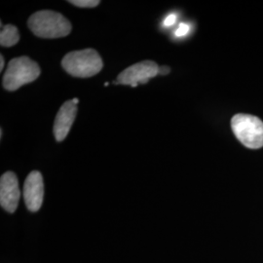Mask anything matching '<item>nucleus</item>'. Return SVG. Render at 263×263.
I'll use <instances>...</instances> for the list:
<instances>
[{
    "label": "nucleus",
    "instance_id": "nucleus-9",
    "mask_svg": "<svg viewBox=\"0 0 263 263\" xmlns=\"http://www.w3.org/2000/svg\"><path fill=\"white\" fill-rule=\"evenodd\" d=\"M20 40L18 28L12 25L4 26L0 33V45L2 47H11L16 45Z\"/></svg>",
    "mask_w": 263,
    "mask_h": 263
},
{
    "label": "nucleus",
    "instance_id": "nucleus-15",
    "mask_svg": "<svg viewBox=\"0 0 263 263\" xmlns=\"http://www.w3.org/2000/svg\"><path fill=\"white\" fill-rule=\"evenodd\" d=\"M72 102L76 104H78V103H79V100L78 99H76V98H74L73 100H72Z\"/></svg>",
    "mask_w": 263,
    "mask_h": 263
},
{
    "label": "nucleus",
    "instance_id": "nucleus-2",
    "mask_svg": "<svg viewBox=\"0 0 263 263\" xmlns=\"http://www.w3.org/2000/svg\"><path fill=\"white\" fill-rule=\"evenodd\" d=\"M62 66L70 76L87 78L98 74L104 64L96 50L84 49L66 54L62 61Z\"/></svg>",
    "mask_w": 263,
    "mask_h": 263
},
{
    "label": "nucleus",
    "instance_id": "nucleus-5",
    "mask_svg": "<svg viewBox=\"0 0 263 263\" xmlns=\"http://www.w3.org/2000/svg\"><path fill=\"white\" fill-rule=\"evenodd\" d=\"M159 74V66L152 61H143L127 67L117 76L115 84L137 87L139 83L146 84L151 78Z\"/></svg>",
    "mask_w": 263,
    "mask_h": 263
},
{
    "label": "nucleus",
    "instance_id": "nucleus-12",
    "mask_svg": "<svg viewBox=\"0 0 263 263\" xmlns=\"http://www.w3.org/2000/svg\"><path fill=\"white\" fill-rule=\"evenodd\" d=\"M177 22V15L176 14H170L169 16L164 21L165 27H172Z\"/></svg>",
    "mask_w": 263,
    "mask_h": 263
},
{
    "label": "nucleus",
    "instance_id": "nucleus-4",
    "mask_svg": "<svg viewBox=\"0 0 263 263\" xmlns=\"http://www.w3.org/2000/svg\"><path fill=\"white\" fill-rule=\"evenodd\" d=\"M231 127L236 138L249 148L263 146V122L250 114H237L231 120Z\"/></svg>",
    "mask_w": 263,
    "mask_h": 263
},
{
    "label": "nucleus",
    "instance_id": "nucleus-14",
    "mask_svg": "<svg viewBox=\"0 0 263 263\" xmlns=\"http://www.w3.org/2000/svg\"><path fill=\"white\" fill-rule=\"evenodd\" d=\"M4 63H5V62H4V57L1 55V56H0V70H1V71H2L3 68H4Z\"/></svg>",
    "mask_w": 263,
    "mask_h": 263
},
{
    "label": "nucleus",
    "instance_id": "nucleus-6",
    "mask_svg": "<svg viewBox=\"0 0 263 263\" xmlns=\"http://www.w3.org/2000/svg\"><path fill=\"white\" fill-rule=\"evenodd\" d=\"M19 182L13 172H7L0 179V205L6 212L13 214L19 204Z\"/></svg>",
    "mask_w": 263,
    "mask_h": 263
},
{
    "label": "nucleus",
    "instance_id": "nucleus-7",
    "mask_svg": "<svg viewBox=\"0 0 263 263\" xmlns=\"http://www.w3.org/2000/svg\"><path fill=\"white\" fill-rule=\"evenodd\" d=\"M24 199L28 211L35 213L42 206L44 198L43 177L38 171L31 172L24 184Z\"/></svg>",
    "mask_w": 263,
    "mask_h": 263
},
{
    "label": "nucleus",
    "instance_id": "nucleus-8",
    "mask_svg": "<svg viewBox=\"0 0 263 263\" xmlns=\"http://www.w3.org/2000/svg\"><path fill=\"white\" fill-rule=\"evenodd\" d=\"M77 112V104L71 101H67L62 105L57 113L54 122V135L57 141H63L68 135L70 128L74 122Z\"/></svg>",
    "mask_w": 263,
    "mask_h": 263
},
{
    "label": "nucleus",
    "instance_id": "nucleus-13",
    "mask_svg": "<svg viewBox=\"0 0 263 263\" xmlns=\"http://www.w3.org/2000/svg\"><path fill=\"white\" fill-rule=\"evenodd\" d=\"M170 72V68L168 66H159V74L166 76Z\"/></svg>",
    "mask_w": 263,
    "mask_h": 263
},
{
    "label": "nucleus",
    "instance_id": "nucleus-1",
    "mask_svg": "<svg viewBox=\"0 0 263 263\" xmlns=\"http://www.w3.org/2000/svg\"><path fill=\"white\" fill-rule=\"evenodd\" d=\"M29 29L41 38L65 37L71 31V24L62 14L42 10L32 14L28 21Z\"/></svg>",
    "mask_w": 263,
    "mask_h": 263
},
{
    "label": "nucleus",
    "instance_id": "nucleus-11",
    "mask_svg": "<svg viewBox=\"0 0 263 263\" xmlns=\"http://www.w3.org/2000/svg\"><path fill=\"white\" fill-rule=\"evenodd\" d=\"M190 31V27L187 24H184V23H181L179 26L178 29L175 31V35L177 37H182V36H185L187 35Z\"/></svg>",
    "mask_w": 263,
    "mask_h": 263
},
{
    "label": "nucleus",
    "instance_id": "nucleus-3",
    "mask_svg": "<svg viewBox=\"0 0 263 263\" xmlns=\"http://www.w3.org/2000/svg\"><path fill=\"white\" fill-rule=\"evenodd\" d=\"M40 76L37 63L28 57L12 59L3 76V87L7 91H16L22 86L36 80Z\"/></svg>",
    "mask_w": 263,
    "mask_h": 263
},
{
    "label": "nucleus",
    "instance_id": "nucleus-10",
    "mask_svg": "<svg viewBox=\"0 0 263 263\" xmlns=\"http://www.w3.org/2000/svg\"><path fill=\"white\" fill-rule=\"evenodd\" d=\"M68 2L73 4L74 6L82 7V8H92L100 4L99 0H70Z\"/></svg>",
    "mask_w": 263,
    "mask_h": 263
}]
</instances>
